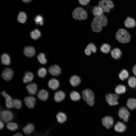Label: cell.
Returning a JSON list of instances; mask_svg holds the SVG:
<instances>
[{
    "label": "cell",
    "instance_id": "30",
    "mask_svg": "<svg viewBox=\"0 0 136 136\" xmlns=\"http://www.w3.org/2000/svg\"><path fill=\"white\" fill-rule=\"evenodd\" d=\"M33 78V75L31 72H26L24 74V75L23 79V81L25 83L31 81Z\"/></svg>",
    "mask_w": 136,
    "mask_h": 136
},
{
    "label": "cell",
    "instance_id": "19",
    "mask_svg": "<svg viewBox=\"0 0 136 136\" xmlns=\"http://www.w3.org/2000/svg\"><path fill=\"white\" fill-rule=\"evenodd\" d=\"M65 97V94L61 90H59L55 92L54 98L56 102H59L63 100Z\"/></svg>",
    "mask_w": 136,
    "mask_h": 136
},
{
    "label": "cell",
    "instance_id": "7",
    "mask_svg": "<svg viewBox=\"0 0 136 136\" xmlns=\"http://www.w3.org/2000/svg\"><path fill=\"white\" fill-rule=\"evenodd\" d=\"M118 114L120 118L124 121L127 122L128 120L130 113L126 107L122 106L119 109Z\"/></svg>",
    "mask_w": 136,
    "mask_h": 136
},
{
    "label": "cell",
    "instance_id": "39",
    "mask_svg": "<svg viewBox=\"0 0 136 136\" xmlns=\"http://www.w3.org/2000/svg\"><path fill=\"white\" fill-rule=\"evenodd\" d=\"M93 53H95L97 51V48L95 44L93 43H89L86 47Z\"/></svg>",
    "mask_w": 136,
    "mask_h": 136
},
{
    "label": "cell",
    "instance_id": "32",
    "mask_svg": "<svg viewBox=\"0 0 136 136\" xmlns=\"http://www.w3.org/2000/svg\"><path fill=\"white\" fill-rule=\"evenodd\" d=\"M104 11L102 9L98 6H95L93 9L92 13L95 16H99L103 15Z\"/></svg>",
    "mask_w": 136,
    "mask_h": 136
},
{
    "label": "cell",
    "instance_id": "4",
    "mask_svg": "<svg viewBox=\"0 0 136 136\" xmlns=\"http://www.w3.org/2000/svg\"><path fill=\"white\" fill-rule=\"evenodd\" d=\"M105 98L106 102L110 106H115L118 104V100L119 98V95L115 93H107Z\"/></svg>",
    "mask_w": 136,
    "mask_h": 136
},
{
    "label": "cell",
    "instance_id": "29",
    "mask_svg": "<svg viewBox=\"0 0 136 136\" xmlns=\"http://www.w3.org/2000/svg\"><path fill=\"white\" fill-rule=\"evenodd\" d=\"M24 54L27 56L29 57H33L35 53L34 48L32 47H27L24 49Z\"/></svg>",
    "mask_w": 136,
    "mask_h": 136
},
{
    "label": "cell",
    "instance_id": "28",
    "mask_svg": "<svg viewBox=\"0 0 136 136\" xmlns=\"http://www.w3.org/2000/svg\"><path fill=\"white\" fill-rule=\"evenodd\" d=\"M115 130L118 132H122L124 131L126 129V125L122 122H118L114 126Z\"/></svg>",
    "mask_w": 136,
    "mask_h": 136
},
{
    "label": "cell",
    "instance_id": "12",
    "mask_svg": "<svg viewBox=\"0 0 136 136\" xmlns=\"http://www.w3.org/2000/svg\"><path fill=\"white\" fill-rule=\"evenodd\" d=\"M110 54L112 58L115 60H118L121 57L122 53L119 48H115L111 51Z\"/></svg>",
    "mask_w": 136,
    "mask_h": 136
},
{
    "label": "cell",
    "instance_id": "2",
    "mask_svg": "<svg viewBox=\"0 0 136 136\" xmlns=\"http://www.w3.org/2000/svg\"><path fill=\"white\" fill-rule=\"evenodd\" d=\"M72 14L73 18L76 20H84L87 17V14L86 11L81 7H77L75 9Z\"/></svg>",
    "mask_w": 136,
    "mask_h": 136
},
{
    "label": "cell",
    "instance_id": "3",
    "mask_svg": "<svg viewBox=\"0 0 136 136\" xmlns=\"http://www.w3.org/2000/svg\"><path fill=\"white\" fill-rule=\"evenodd\" d=\"M84 100L89 106L92 107L94 104L95 96L92 91L89 89L83 90L82 92Z\"/></svg>",
    "mask_w": 136,
    "mask_h": 136
},
{
    "label": "cell",
    "instance_id": "16",
    "mask_svg": "<svg viewBox=\"0 0 136 136\" xmlns=\"http://www.w3.org/2000/svg\"><path fill=\"white\" fill-rule=\"evenodd\" d=\"M91 27L92 31L96 33L100 32L102 30L103 28L99 23L93 19L91 22Z\"/></svg>",
    "mask_w": 136,
    "mask_h": 136
},
{
    "label": "cell",
    "instance_id": "13",
    "mask_svg": "<svg viewBox=\"0 0 136 136\" xmlns=\"http://www.w3.org/2000/svg\"><path fill=\"white\" fill-rule=\"evenodd\" d=\"M24 101L26 105L29 108H33L35 104L36 100L35 97L32 96H27L25 97Z\"/></svg>",
    "mask_w": 136,
    "mask_h": 136
},
{
    "label": "cell",
    "instance_id": "34",
    "mask_svg": "<svg viewBox=\"0 0 136 136\" xmlns=\"http://www.w3.org/2000/svg\"><path fill=\"white\" fill-rule=\"evenodd\" d=\"M70 97L71 99L74 101L79 100L81 98L80 94L76 91L71 92L70 94Z\"/></svg>",
    "mask_w": 136,
    "mask_h": 136
},
{
    "label": "cell",
    "instance_id": "48",
    "mask_svg": "<svg viewBox=\"0 0 136 136\" xmlns=\"http://www.w3.org/2000/svg\"><path fill=\"white\" fill-rule=\"evenodd\" d=\"M25 2H30L31 0H22Z\"/></svg>",
    "mask_w": 136,
    "mask_h": 136
},
{
    "label": "cell",
    "instance_id": "41",
    "mask_svg": "<svg viewBox=\"0 0 136 136\" xmlns=\"http://www.w3.org/2000/svg\"><path fill=\"white\" fill-rule=\"evenodd\" d=\"M37 58L40 62L42 64H45L47 63V60L45 58V54L43 53L39 54Z\"/></svg>",
    "mask_w": 136,
    "mask_h": 136
},
{
    "label": "cell",
    "instance_id": "35",
    "mask_svg": "<svg viewBox=\"0 0 136 136\" xmlns=\"http://www.w3.org/2000/svg\"><path fill=\"white\" fill-rule=\"evenodd\" d=\"M18 124L14 122H9L7 125V128L12 131L16 130L18 128Z\"/></svg>",
    "mask_w": 136,
    "mask_h": 136
},
{
    "label": "cell",
    "instance_id": "47",
    "mask_svg": "<svg viewBox=\"0 0 136 136\" xmlns=\"http://www.w3.org/2000/svg\"><path fill=\"white\" fill-rule=\"evenodd\" d=\"M12 136H23V135L21 133L18 132Z\"/></svg>",
    "mask_w": 136,
    "mask_h": 136
},
{
    "label": "cell",
    "instance_id": "46",
    "mask_svg": "<svg viewBox=\"0 0 136 136\" xmlns=\"http://www.w3.org/2000/svg\"><path fill=\"white\" fill-rule=\"evenodd\" d=\"M0 128L1 130L4 127V125L3 123V122L2 121H1L0 122Z\"/></svg>",
    "mask_w": 136,
    "mask_h": 136
},
{
    "label": "cell",
    "instance_id": "15",
    "mask_svg": "<svg viewBox=\"0 0 136 136\" xmlns=\"http://www.w3.org/2000/svg\"><path fill=\"white\" fill-rule=\"evenodd\" d=\"M49 71L50 73L54 76H58L61 72L60 67L56 65H53L50 66L49 68Z\"/></svg>",
    "mask_w": 136,
    "mask_h": 136
},
{
    "label": "cell",
    "instance_id": "8",
    "mask_svg": "<svg viewBox=\"0 0 136 136\" xmlns=\"http://www.w3.org/2000/svg\"><path fill=\"white\" fill-rule=\"evenodd\" d=\"M101 122L103 125L106 128L109 129L113 125L114 121L113 118L111 116H106L102 119Z\"/></svg>",
    "mask_w": 136,
    "mask_h": 136
},
{
    "label": "cell",
    "instance_id": "14",
    "mask_svg": "<svg viewBox=\"0 0 136 136\" xmlns=\"http://www.w3.org/2000/svg\"><path fill=\"white\" fill-rule=\"evenodd\" d=\"M56 119L57 122L59 124H62L66 122L67 117L66 115L64 112H59L56 115Z\"/></svg>",
    "mask_w": 136,
    "mask_h": 136
},
{
    "label": "cell",
    "instance_id": "44",
    "mask_svg": "<svg viewBox=\"0 0 136 136\" xmlns=\"http://www.w3.org/2000/svg\"><path fill=\"white\" fill-rule=\"evenodd\" d=\"M84 52L85 54L88 56H90L91 54V52L86 47L84 50Z\"/></svg>",
    "mask_w": 136,
    "mask_h": 136
},
{
    "label": "cell",
    "instance_id": "9",
    "mask_svg": "<svg viewBox=\"0 0 136 136\" xmlns=\"http://www.w3.org/2000/svg\"><path fill=\"white\" fill-rule=\"evenodd\" d=\"M93 19L99 23L103 27L106 26L108 23V20L106 16L104 15L95 16Z\"/></svg>",
    "mask_w": 136,
    "mask_h": 136
},
{
    "label": "cell",
    "instance_id": "11",
    "mask_svg": "<svg viewBox=\"0 0 136 136\" xmlns=\"http://www.w3.org/2000/svg\"><path fill=\"white\" fill-rule=\"evenodd\" d=\"M13 74V70L10 68H7L4 69L2 73V76L4 80L9 81L12 79Z\"/></svg>",
    "mask_w": 136,
    "mask_h": 136
},
{
    "label": "cell",
    "instance_id": "21",
    "mask_svg": "<svg viewBox=\"0 0 136 136\" xmlns=\"http://www.w3.org/2000/svg\"><path fill=\"white\" fill-rule=\"evenodd\" d=\"M111 48V46L107 43H104L101 45L99 48V50L103 53L104 54H109Z\"/></svg>",
    "mask_w": 136,
    "mask_h": 136
},
{
    "label": "cell",
    "instance_id": "17",
    "mask_svg": "<svg viewBox=\"0 0 136 136\" xmlns=\"http://www.w3.org/2000/svg\"><path fill=\"white\" fill-rule=\"evenodd\" d=\"M126 107L131 110L136 109V98L133 97L129 98L127 100Z\"/></svg>",
    "mask_w": 136,
    "mask_h": 136
},
{
    "label": "cell",
    "instance_id": "31",
    "mask_svg": "<svg viewBox=\"0 0 136 136\" xmlns=\"http://www.w3.org/2000/svg\"><path fill=\"white\" fill-rule=\"evenodd\" d=\"M129 86L132 88L136 87V77L134 76H129L127 79Z\"/></svg>",
    "mask_w": 136,
    "mask_h": 136
},
{
    "label": "cell",
    "instance_id": "36",
    "mask_svg": "<svg viewBox=\"0 0 136 136\" xmlns=\"http://www.w3.org/2000/svg\"><path fill=\"white\" fill-rule=\"evenodd\" d=\"M30 35L33 39L37 40L40 37L41 33L38 29H36L31 32Z\"/></svg>",
    "mask_w": 136,
    "mask_h": 136
},
{
    "label": "cell",
    "instance_id": "25",
    "mask_svg": "<svg viewBox=\"0 0 136 136\" xmlns=\"http://www.w3.org/2000/svg\"><path fill=\"white\" fill-rule=\"evenodd\" d=\"M34 125L31 123H28L23 128V131L25 134H30L34 130Z\"/></svg>",
    "mask_w": 136,
    "mask_h": 136
},
{
    "label": "cell",
    "instance_id": "43",
    "mask_svg": "<svg viewBox=\"0 0 136 136\" xmlns=\"http://www.w3.org/2000/svg\"><path fill=\"white\" fill-rule=\"evenodd\" d=\"M80 3L82 5L86 6L89 2L90 0H79Z\"/></svg>",
    "mask_w": 136,
    "mask_h": 136
},
{
    "label": "cell",
    "instance_id": "23",
    "mask_svg": "<svg viewBox=\"0 0 136 136\" xmlns=\"http://www.w3.org/2000/svg\"><path fill=\"white\" fill-rule=\"evenodd\" d=\"M26 88L28 92L32 95L35 94L37 90V86L34 83L28 85L26 86Z\"/></svg>",
    "mask_w": 136,
    "mask_h": 136
},
{
    "label": "cell",
    "instance_id": "33",
    "mask_svg": "<svg viewBox=\"0 0 136 136\" xmlns=\"http://www.w3.org/2000/svg\"><path fill=\"white\" fill-rule=\"evenodd\" d=\"M2 63L5 65H9L10 64V60L9 56L6 54H4L1 57Z\"/></svg>",
    "mask_w": 136,
    "mask_h": 136
},
{
    "label": "cell",
    "instance_id": "10",
    "mask_svg": "<svg viewBox=\"0 0 136 136\" xmlns=\"http://www.w3.org/2000/svg\"><path fill=\"white\" fill-rule=\"evenodd\" d=\"M124 25L128 29L134 28L136 26V22L135 19L130 17H128L124 21Z\"/></svg>",
    "mask_w": 136,
    "mask_h": 136
},
{
    "label": "cell",
    "instance_id": "26",
    "mask_svg": "<svg viewBox=\"0 0 136 136\" xmlns=\"http://www.w3.org/2000/svg\"><path fill=\"white\" fill-rule=\"evenodd\" d=\"M118 77L121 80L123 81L128 78L129 77V74L127 70L123 69L119 74Z\"/></svg>",
    "mask_w": 136,
    "mask_h": 136
},
{
    "label": "cell",
    "instance_id": "27",
    "mask_svg": "<svg viewBox=\"0 0 136 136\" xmlns=\"http://www.w3.org/2000/svg\"><path fill=\"white\" fill-rule=\"evenodd\" d=\"M37 96L38 98L40 100L43 101H45L48 98V93L45 90L42 89L39 91Z\"/></svg>",
    "mask_w": 136,
    "mask_h": 136
},
{
    "label": "cell",
    "instance_id": "20",
    "mask_svg": "<svg viewBox=\"0 0 136 136\" xmlns=\"http://www.w3.org/2000/svg\"><path fill=\"white\" fill-rule=\"evenodd\" d=\"M49 87L53 90L57 89L59 86V83L56 79L53 78L50 79L48 82Z\"/></svg>",
    "mask_w": 136,
    "mask_h": 136
},
{
    "label": "cell",
    "instance_id": "6",
    "mask_svg": "<svg viewBox=\"0 0 136 136\" xmlns=\"http://www.w3.org/2000/svg\"><path fill=\"white\" fill-rule=\"evenodd\" d=\"M0 118L1 121L5 123H8L12 120L13 118V115L11 111L4 110L1 112Z\"/></svg>",
    "mask_w": 136,
    "mask_h": 136
},
{
    "label": "cell",
    "instance_id": "37",
    "mask_svg": "<svg viewBox=\"0 0 136 136\" xmlns=\"http://www.w3.org/2000/svg\"><path fill=\"white\" fill-rule=\"evenodd\" d=\"M26 15L24 12H20L17 17L18 21L21 23H24L26 19Z\"/></svg>",
    "mask_w": 136,
    "mask_h": 136
},
{
    "label": "cell",
    "instance_id": "1",
    "mask_svg": "<svg viewBox=\"0 0 136 136\" xmlns=\"http://www.w3.org/2000/svg\"><path fill=\"white\" fill-rule=\"evenodd\" d=\"M115 36L117 40L122 44L129 43L131 38L130 35L128 31L123 28L119 29L117 32Z\"/></svg>",
    "mask_w": 136,
    "mask_h": 136
},
{
    "label": "cell",
    "instance_id": "22",
    "mask_svg": "<svg viewBox=\"0 0 136 136\" xmlns=\"http://www.w3.org/2000/svg\"><path fill=\"white\" fill-rule=\"evenodd\" d=\"M126 91V87L124 85L119 84L117 85L115 89V93L119 95L124 93Z\"/></svg>",
    "mask_w": 136,
    "mask_h": 136
},
{
    "label": "cell",
    "instance_id": "24",
    "mask_svg": "<svg viewBox=\"0 0 136 136\" xmlns=\"http://www.w3.org/2000/svg\"><path fill=\"white\" fill-rule=\"evenodd\" d=\"M69 81L72 85L74 87H75L80 84L81 82V80L78 76L74 75L70 78Z\"/></svg>",
    "mask_w": 136,
    "mask_h": 136
},
{
    "label": "cell",
    "instance_id": "18",
    "mask_svg": "<svg viewBox=\"0 0 136 136\" xmlns=\"http://www.w3.org/2000/svg\"><path fill=\"white\" fill-rule=\"evenodd\" d=\"M2 95L5 99L6 106L9 109L11 108L12 106L13 100L11 97L8 94L3 91L2 93Z\"/></svg>",
    "mask_w": 136,
    "mask_h": 136
},
{
    "label": "cell",
    "instance_id": "40",
    "mask_svg": "<svg viewBox=\"0 0 136 136\" xmlns=\"http://www.w3.org/2000/svg\"><path fill=\"white\" fill-rule=\"evenodd\" d=\"M47 74V71L46 69L44 67L40 68L38 71V76L41 78H44Z\"/></svg>",
    "mask_w": 136,
    "mask_h": 136
},
{
    "label": "cell",
    "instance_id": "38",
    "mask_svg": "<svg viewBox=\"0 0 136 136\" xmlns=\"http://www.w3.org/2000/svg\"><path fill=\"white\" fill-rule=\"evenodd\" d=\"M12 106L17 109H20L22 107L21 101L18 99H15L13 100Z\"/></svg>",
    "mask_w": 136,
    "mask_h": 136
},
{
    "label": "cell",
    "instance_id": "5",
    "mask_svg": "<svg viewBox=\"0 0 136 136\" xmlns=\"http://www.w3.org/2000/svg\"><path fill=\"white\" fill-rule=\"evenodd\" d=\"M98 6L100 7L104 12L109 13L110 10L114 7L113 2L111 0H102L98 3Z\"/></svg>",
    "mask_w": 136,
    "mask_h": 136
},
{
    "label": "cell",
    "instance_id": "42",
    "mask_svg": "<svg viewBox=\"0 0 136 136\" xmlns=\"http://www.w3.org/2000/svg\"><path fill=\"white\" fill-rule=\"evenodd\" d=\"M35 21L37 24H40L42 25L43 24V18L41 15H38L36 16L35 18Z\"/></svg>",
    "mask_w": 136,
    "mask_h": 136
},
{
    "label": "cell",
    "instance_id": "45",
    "mask_svg": "<svg viewBox=\"0 0 136 136\" xmlns=\"http://www.w3.org/2000/svg\"><path fill=\"white\" fill-rule=\"evenodd\" d=\"M132 72L134 75L136 77V64L134 65L133 66Z\"/></svg>",
    "mask_w": 136,
    "mask_h": 136
}]
</instances>
